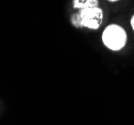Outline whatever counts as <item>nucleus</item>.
Returning a JSON list of instances; mask_svg holds the SVG:
<instances>
[{
    "instance_id": "20e7f679",
    "label": "nucleus",
    "mask_w": 134,
    "mask_h": 125,
    "mask_svg": "<svg viewBox=\"0 0 134 125\" xmlns=\"http://www.w3.org/2000/svg\"><path fill=\"white\" fill-rule=\"evenodd\" d=\"M71 22L74 26H76V27H82V22H81V17H80V15H79V13L77 14H74L71 18Z\"/></svg>"
},
{
    "instance_id": "423d86ee",
    "label": "nucleus",
    "mask_w": 134,
    "mask_h": 125,
    "mask_svg": "<svg viewBox=\"0 0 134 125\" xmlns=\"http://www.w3.org/2000/svg\"><path fill=\"white\" fill-rule=\"evenodd\" d=\"M109 1H117V0H109Z\"/></svg>"
},
{
    "instance_id": "f257e3e1",
    "label": "nucleus",
    "mask_w": 134,
    "mask_h": 125,
    "mask_svg": "<svg viewBox=\"0 0 134 125\" xmlns=\"http://www.w3.org/2000/svg\"><path fill=\"white\" fill-rule=\"evenodd\" d=\"M103 43L111 50H120L126 43V33L120 26L112 24L105 28L102 34Z\"/></svg>"
},
{
    "instance_id": "f03ea898",
    "label": "nucleus",
    "mask_w": 134,
    "mask_h": 125,
    "mask_svg": "<svg viewBox=\"0 0 134 125\" xmlns=\"http://www.w3.org/2000/svg\"><path fill=\"white\" fill-rule=\"evenodd\" d=\"M82 26L90 29H97L103 20V11L99 7L82 9L79 12Z\"/></svg>"
},
{
    "instance_id": "39448f33",
    "label": "nucleus",
    "mask_w": 134,
    "mask_h": 125,
    "mask_svg": "<svg viewBox=\"0 0 134 125\" xmlns=\"http://www.w3.org/2000/svg\"><path fill=\"white\" fill-rule=\"evenodd\" d=\"M131 26H132V28H133V30H134V15H133V17L131 18Z\"/></svg>"
},
{
    "instance_id": "7ed1b4c3",
    "label": "nucleus",
    "mask_w": 134,
    "mask_h": 125,
    "mask_svg": "<svg viewBox=\"0 0 134 125\" xmlns=\"http://www.w3.org/2000/svg\"><path fill=\"white\" fill-rule=\"evenodd\" d=\"M73 7L80 10L98 7V0H73Z\"/></svg>"
}]
</instances>
